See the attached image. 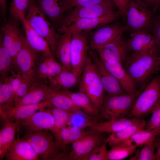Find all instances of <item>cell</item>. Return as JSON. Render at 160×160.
<instances>
[{"instance_id":"12","label":"cell","mask_w":160,"mask_h":160,"mask_svg":"<svg viewBox=\"0 0 160 160\" xmlns=\"http://www.w3.org/2000/svg\"><path fill=\"white\" fill-rule=\"evenodd\" d=\"M119 12L114 11L99 17L79 20L71 25L60 28L59 33L64 31L89 32L105 25L115 22L121 17Z\"/></svg>"},{"instance_id":"32","label":"cell","mask_w":160,"mask_h":160,"mask_svg":"<svg viewBox=\"0 0 160 160\" xmlns=\"http://www.w3.org/2000/svg\"><path fill=\"white\" fill-rule=\"evenodd\" d=\"M48 108L50 110L55 119L54 127L52 133L57 142L60 145L61 131L64 127L68 125L71 113L52 107Z\"/></svg>"},{"instance_id":"23","label":"cell","mask_w":160,"mask_h":160,"mask_svg":"<svg viewBox=\"0 0 160 160\" xmlns=\"http://www.w3.org/2000/svg\"><path fill=\"white\" fill-rule=\"evenodd\" d=\"M127 42L129 52L136 53L158 48L153 36L146 31H138L132 32Z\"/></svg>"},{"instance_id":"9","label":"cell","mask_w":160,"mask_h":160,"mask_svg":"<svg viewBox=\"0 0 160 160\" xmlns=\"http://www.w3.org/2000/svg\"><path fill=\"white\" fill-rule=\"evenodd\" d=\"M89 35L87 33L73 32L71 44V71L81 77L89 56Z\"/></svg>"},{"instance_id":"16","label":"cell","mask_w":160,"mask_h":160,"mask_svg":"<svg viewBox=\"0 0 160 160\" xmlns=\"http://www.w3.org/2000/svg\"><path fill=\"white\" fill-rule=\"evenodd\" d=\"M19 129L31 131H53L55 119L50 109H41L28 117L18 122Z\"/></svg>"},{"instance_id":"13","label":"cell","mask_w":160,"mask_h":160,"mask_svg":"<svg viewBox=\"0 0 160 160\" xmlns=\"http://www.w3.org/2000/svg\"><path fill=\"white\" fill-rule=\"evenodd\" d=\"M1 32L2 35L3 45L15 63L17 53L25 40V36L18 25L11 21L4 24Z\"/></svg>"},{"instance_id":"39","label":"cell","mask_w":160,"mask_h":160,"mask_svg":"<svg viewBox=\"0 0 160 160\" xmlns=\"http://www.w3.org/2000/svg\"><path fill=\"white\" fill-rule=\"evenodd\" d=\"M156 147L155 139L144 145L140 151H137L132 160H154V151Z\"/></svg>"},{"instance_id":"35","label":"cell","mask_w":160,"mask_h":160,"mask_svg":"<svg viewBox=\"0 0 160 160\" xmlns=\"http://www.w3.org/2000/svg\"><path fill=\"white\" fill-rule=\"evenodd\" d=\"M137 147L134 145L123 143L111 147L108 151L106 160H121L135 153Z\"/></svg>"},{"instance_id":"4","label":"cell","mask_w":160,"mask_h":160,"mask_svg":"<svg viewBox=\"0 0 160 160\" xmlns=\"http://www.w3.org/2000/svg\"><path fill=\"white\" fill-rule=\"evenodd\" d=\"M25 18L30 26L47 41L52 52L60 34L57 32L55 26L37 6L35 0H31Z\"/></svg>"},{"instance_id":"5","label":"cell","mask_w":160,"mask_h":160,"mask_svg":"<svg viewBox=\"0 0 160 160\" xmlns=\"http://www.w3.org/2000/svg\"><path fill=\"white\" fill-rule=\"evenodd\" d=\"M160 98V75L155 76L138 96L129 115L139 117L151 113Z\"/></svg>"},{"instance_id":"2","label":"cell","mask_w":160,"mask_h":160,"mask_svg":"<svg viewBox=\"0 0 160 160\" xmlns=\"http://www.w3.org/2000/svg\"><path fill=\"white\" fill-rule=\"evenodd\" d=\"M22 130V137L30 142L41 159H66L67 153L62 151L52 132Z\"/></svg>"},{"instance_id":"48","label":"cell","mask_w":160,"mask_h":160,"mask_svg":"<svg viewBox=\"0 0 160 160\" xmlns=\"http://www.w3.org/2000/svg\"><path fill=\"white\" fill-rule=\"evenodd\" d=\"M151 10L153 13L155 12L159 6L158 0H141Z\"/></svg>"},{"instance_id":"43","label":"cell","mask_w":160,"mask_h":160,"mask_svg":"<svg viewBox=\"0 0 160 160\" xmlns=\"http://www.w3.org/2000/svg\"><path fill=\"white\" fill-rule=\"evenodd\" d=\"M68 126L69 129L70 142L71 144L82 138L89 132L86 131L84 129L76 127Z\"/></svg>"},{"instance_id":"20","label":"cell","mask_w":160,"mask_h":160,"mask_svg":"<svg viewBox=\"0 0 160 160\" xmlns=\"http://www.w3.org/2000/svg\"><path fill=\"white\" fill-rule=\"evenodd\" d=\"M37 6L55 27L72 9L68 0H35Z\"/></svg>"},{"instance_id":"51","label":"cell","mask_w":160,"mask_h":160,"mask_svg":"<svg viewBox=\"0 0 160 160\" xmlns=\"http://www.w3.org/2000/svg\"><path fill=\"white\" fill-rule=\"evenodd\" d=\"M159 5H160V0H158Z\"/></svg>"},{"instance_id":"6","label":"cell","mask_w":160,"mask_h":160,"mask_svg":"<svg viewBox=\"0 0 160 160\" xmlns=\"http://www.w3.org/2000/svg\"><path fill=\"white\" fill-rule=\"evenodd\" d=\"M138 96L128 94L113 96L105 94L100 116L106 120L125 117L129 115Z\"/></svg>"},{"instance_id":"28","label":"cell","mask_w":160,"mask_h":160,"mask_svg":"<svg viewBox=\"0 0 160 160\" xmlns=\"http://www.w3.org/2000/svg\"><path fill=\"white\" fill-rule=\"evenodd\" d=\"M5 123L0 131V160L4 159L6 154L16 138L19 128V123L5 120Z\"/></svg>"},{"instance_id":"50","label":"cell","mask_w":160,"mask_h":160,"mask_svg":"<svg viewBox=\"0 0 160 160\" xmlns=\"http://www.w3.org/2000/svg\"><path fill=\"white\" fill-rule=\"evenodd\" d=\"M156 151L155 154L154 160H160V139L156 140Z\"/></svg>"},{"instance_id":"42","label":"cell","mask_w":160,"mask_h":160,"mask_svg":"<svg viewBox=\"0 0 160 160\" xmlns=\"http://www.w3.org/2000/svg\"><path fill=\"white\" fill-rule=\"evenodd\" d=\"M105 141L94 149L84 160H106L108 151Z\"/></svg>"},{"instance_id":"21","label":"cell","mask_w":160,"mask_h":160,"mask_svg":"<svg viewBox=\"0 0 160 160\" xmlns=\"http://www.w3.org/2000/svg\"><path fill=\"white\" fill-rule=\"evenodd\" d=\"M59 33L58 41L52 53L61 65L63 70L71 71V51L72 33L64 31Z\"/></svg>"},{"instance_id":"15","label":"cell","mask_w":160,"mask_h":160,"mask_svg":"<svg viewBox=\"0 0 160 160\" xmlns=\"http://www.w3.org/2000/svg\"><path fill=\"white\" fill-rule=\"evenodd\" d=\"M89 54L97 70L105 94L113 96L127 94L116 79L108 70L96 51L91 49Z\"/></svg>"},{"instance_id":"33","label":"cell","mask_w":160,"mask_h":160,"mask_svg":"<svg viewBox=\"0 0 160 160\" xmlns=\"http://www.w3.org/2000/svg\"><path fill=\"white\" fill-rule=\"evenodd\" d=\"M15 68L14 62L2 43V35H0V82L7 78L10 72Z\"/></svg>"},{"instance_id":"30","label":"cell","mask_w":160,"mask_h":160,"mask_svg":"<svg viewBox=\"0 0 160 160\" xmlns=\"http://www.w3.org/2000/svg\"><path fill=\"white\" fill-rule=\"evenodd\" d=\"M64 92L71 98L74 104L86 114L93 117L98 116L100 111L94 105L89 98L85 94L78 91L71 90Z\"/></svg>"},{"instance_id":"7","label":"cell","mask_w":160,"mask_h":160,"mask_svg":"<svg viewBox=\"0 0 160 160\" xmlns=\"http://www.w3.org/2000/svg\"><path fill=\"white\" fill-rule=\"evenodd\" d=\"M116 8L113 0H105L89 6L75 7L70 10L56 26L58 25L59 28L79 20L99 17L114 11Z\"/></svg>"},{"instance_id":"8","label":"cell","mask_w":160,"mask_h":160,"mask_svg":"<svg viewBox=\"0 0 160 160\" xmlns=\"http://www.w3.org/2000/svg\"><path fill=\"white\" fill-rule=\"evenodd\" d=\"M153 13L141 0H129L124 21L127 29L132 32L146 31L151 24Z\"/></svg>"},{"instance_id":"38","label":"cell","mask_w":160,"mask_h":160,"mask_svg":"<svg viewBox=\"0 0 160 160\" xmlns=\"http://www.w3.org/2000/svg\"><path fill=\"white\" fill-rule=\"evenodd\" d=\"M31 0H12L9 7L11 16L15 20H20L25 17L29 9Z\"/></svg>"},{"instance_id":"24","label":"cell","mask_w":160,"mask_h":160,"mask_svg":"<svg viewBox=\"0 0 160 160\" xmlns=\"http://www.w3.org/2000/svg\"><path fill=\"white\" fill-rule=\"evenodd\" d=\"M102 61L106 69L116 79L127 94L139 95L140 93L137 86L125 68H123L122 63L112 64Z\"/></svg>"},{"instance_id":"37","label":"cell","mask_w":160,"mask_h":160,"mask_svg":"<svg viewBox=\"0 0 160 160\" xmlns=\"http://www.w3.org/2000/svg\"><path fill=\"white\" fill-rule=\"evenodd\" d=\"M95 118L82 111L71 113L68 125L82 129L87 127L90 128L98 122Z\"/></svg>"},{"instance_id":"40","label":"cell","mask_w":160,"mask_h":160,"mask_svg":"<svg viewBox=\"0 0 160 160\" xmlns=\"http://www.w3.org/2000/svg\"><path fill=\"white\" fill-rule=\"evenodd\" d=\"M22 76L21 83L15 95V103L27 94L36 80L32 75Z\"/></svg>"},{"instance_id":"1","label":"cell","mask_w":160,"mask_h":160,"mask_svg":"<svg viewBox=\"0 0 160 160\" xmlns=\"http://www.w3.org/2000/svg\"><path fill=\"white\" fill-rule=\"evenodd\" d=\"M160 48L132 53L126 61L125 69L137 87L142 88L160 70Z\"/></svg>"},{"instance_id":"18","label":"cell","mask_w":160,"mask_h":160,"mask_svg":"<svg viewBox=\"0 0 160 160\" xmlns=\"http://www.w3.org/2000/svg\"><path fill=\"white\" fill-rule=\"evenodd\" d=\"M41 55L31 48L25 39L15 62L17 73L22 76L32 75L36 63Z\"/></svg>"},{"instance_id":"36","label":"cell","mask_w":160,"mask_h":160,"mask_svg":"<svg viewBox=\"0 0 160 160\" xmlns=\"http://www.w3.org/2000/svg\"><path fill=\"white\" fill-rule=\"evenodd\" d=\"M160 134V127L150 131L144 129L137 132L123 143L134 145L137 147L144 146L150 141L155 139L156 137Z\"/></svg>"},{"instance_id":"47","label":"cell","mask_w":160,"mask_h":160,"mask_svg":"<svg viewBox=\"0 0 160 160\" xmlns=\"http://www.w3.org/2000/svg\"><path fill=\"white\" fill-rule=\"evenodd\" d=\"M153 33L156 44L160 48V17H158L155 22Z\"/></svg>"},{"instance_id":"44","label":"cell","mask_w":160,"mask_h":160,"mask_svg":"<svg viewBox=\"0 0 160 160\" xmlns=\"http://www.w3.org/2000/svg\"><path fill=\"white\" fill-rule=\"evenodd\" d=\"M22 78V76L20 74L16 73H12L11 76L6 79L12 90L15 99L16 94L21 83Z\"/></svg>"},{"instance_id":"11","label":"cell","mask_w":160,"mask_h":160,"mask_svg":"<svg viewBox=\"0 0 160 160\" xmlns=\"http://www.w3.org/2000/svg\"><path fill=\"white\" fill-rule=\"evenodd\" d=\"M127 30L126 25L116 23L103 25L89 33V46L95 50L122 36Z\"/></svg>"},{"instance_id":"45","label":"cell","mask_w":160,"mask_h":160,"mask_svg":"<svg viewBox=\"0 0 160 160\" xmlns=\"http://www.w3.org/2000/svg\"><path fill=\"white\" fill-rule=\"evenodd\" d=\"M105 0H68L72 8L78 7H85L98 4Z\"/></svg>"},{"instance_id":"41","label":"cell","mask_w":160,"mask_h":160,"mask_svg":"<svg viewBox=\"0 0 160 160\" xmlns=\"http://www.w3.org/2000/svg\"><path fill=\"white\" fill-rule=\"evenodd\" d=\"M151 113L152 115L146 123L145 129L148 131L160 127V98Z\"/></svg>"},{"instance_id":"29","label":"cell","mask_w":160,"mask_h":160,"mask_svg":"<svg viewBox=\"0 0 160 160\" xmlns=\"http://www.w3.org/2000/svg\"><path fill=\"white\" fill-rule=\"evenodd\" d=\"M147 122L143 121L130 125L117 132L111 133L106 138L105 142L111 147L122 143L129 139L135 134L145 129Z\"/></svg>"},{"instance_id":"19","label":"cell","mask_w":160,"mask_h":160,"mask_svg":"<svg viewBox=\"0 0 160 160\" xmlns=\"http://www.w3.org/2000/svg\"><path fill=\"white\" fill-rule=\"evenodd\" d=\"M55 91L47 81L36 80L27 94L15 102V106L37 104L48 100Z\"/></svg>"},{"instance_id":"46","label":"cell","mask_w":160,"mask_h":160,"mask_svg":"<svg viewBox=\"0 0 160 160\" xmlns=\"http://www.w3.org/2000/svg\"><path fill=\"white\" fill-rule=\"evenodd\" d=\"M129 0H113L121 17L125 21L126 8Z\"/></svg>"},{"instance_id":"17","label":"cell","mask_w":160,"mask_h":160,"mask_svg":"<svg viewBox=\"0 0 160 160\" xmlns=\"http://www.w3.org/2000/svg\"><path fill=\"white\" fill-rule=\"evenodd\" d=\"M8 150L6 160H39L40 158L30 142L19 133Z\"/></svg>"},{"instance_id":"31","label":"cell","mask_w":160,"mask_h":160,"mask_svg":"<svg viewBox=\"0 0 160 160\" xmlns=\"http://www.w3.org/2000/svg\"><path fill=\"white\" fill-rule=\"evenodd\" d=\"M48 100L49 107L58 108L71 113L82 111L75 105L69 97L64 92L55 91Z\"/></svg>"},{"instance_id":"22","label":"cell","mask_w":160,"mask_h":160,"mask_svg":"<svg viewBox=\"0 0 160 160\" xmlns=\"http://www.w3.org/2000/svg\"><path fill=\"white\" fill-rule=\"evenodd\" d=\"M49 106V100L31 104L15 106L9 110L0 114L4 120L18 122L36 112Z\"/></svg>"},{"instance_id":"34","label":"cell","mask_w":160,"mask_h":160,"mask_svg":"<svg viewBox=\"0 0 160 160\" xmlns=\"http://www.w3.org/2000/svg\"><path fill=\"white\" fill-rule=\"evenodd\" d=\"M15 105L12 90L7 79L0 82V114L9 110Z\"/></svg>"},{"instance_id":"25","label":"cell","mask_w":160,"mask_h":160,"mask_svg":"<svg viewBox=\"0 0 160 160\" xmlns=\"http://www.w3.org/2000/svg\"><path fill=\"white\" fill-rule=\"evenodd\" d=\"M20 21L24 27L26 41L31 47L42 55L53 54L47 41L30 26L25 17Z\"/></svg>"},{"instance_id":"10","label":"cell","mask_w":160,"mask_h":160,"mask_svg":"<svg viewBox=\"0 0 160 160\" xmlns=\"http://www.w3.org/2000/svg\"><path fill=\"white\" fill-rule=\"evenodd\" d=\"M103 133L91 130L85 136L71 144L67 160H84L94 149L105 141Z\"/></svg>"},{"instance_id":"3","label":"cell","mask_w":160,"mask_h":160,"mask_svg":"<svg viewBox=\"0 0 160 160\" xmlns=\"http://www.w3.org/2000/svg\"><path fill=\"white\" fill-rule=\"evenodd\" d=\"M78 84V91L87 95L100 112L105 92L97 70L89 55Z\"/></svg>"},{"instance_id":"14","label":"cell","mask_w":160,"mask_h":160,"mask_svg":"<svg viewBox=\"0 0 160 160\" xmlns=\"http://www.w3.org/2000/svg\"><path fill=\"white\" fill-rule=\"evenodd\" d=\"M95 51L102 61L112 64L122 63L129 57L127 42L122 36Z\"/></svg>"},{"instance_id":"49","label":"cell","mask_w":160,"mask_h":160,"mask_svg":"<svg viewBox=\"0 0 160 160\" xmlns=\"http://www.w3.org/2000/svg\"><path fill=\"white\" fill-rule=\"evenodd\" d=\"M7 10V0H0V15L5 21L6 15Z\"/></svg>"},{"instance_id":"26","label":"cell","mask_w":160,"mask_h":160,"mask_svg":"<svg viewBox=\"0 0 160 160\" xmlns=\"http://www.w3.org/2000/svg\"><path fill=\"white\" fill-rule=\"evenodd\" d=\"M80 78L71 71L63 70L57 76L48 79L47 82L53 90L64 92L75 87L79 84Z\"/></svg>"},{"instance_id":"27","label":"cell","mask_w":160,"mask_h":160,"mask_svg":"<svg viewBox=\"0 0 160 160\" xmlns=\"http://www.w3.org/2000/svg\"><path fill=\"white\" fill-rule=\"evenodd\" d=\"M144 120L139 117H124L97 122L91 127V130L100 133L110 134L119 131L132 124L140 123Z\"/></svg>"}]
</instances>
